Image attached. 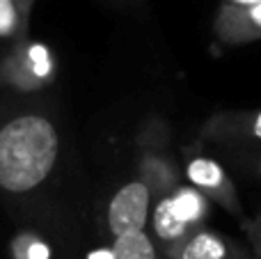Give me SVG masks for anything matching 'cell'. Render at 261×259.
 <instances>
[{"label": "cell", "instance_id": "cell-1", "mask_svg": "<svg viewBox=\"0 0 261 259\" xmlns=\"http://www.w3.org/2000/svg\"><path fill=\"white\" fill-rule=\"evenodd\" d=\"M62 156V133L44 96L0 94V200L28 214L50 186Z\"/></svg>", "mask_w": 261, "mask_h": 259}, {"label": "cell", "instance_id": "cell-2", "mask_svg": "<svg viewBox=\"0 0 261 259\" xmlns=\"http://www.w3.org/2000/svg\"><path fill=\"white\" fill-rule=\"evenodd\" d=\"M58 78V60L48 44L25 35L0 50V94L44 96Z\"/></svg>", "mask_w": 261, "mask_h": 259}, {"label": "cell", "instance_id": "cell-3", "mask_svg": "<svg viewBox=\"0 0 261 259\" xmlns=\"http://www.w3.org/2000/svg\"><path fill=\"white\" fill-rule=\"evenodd\" d=\"M206 216H208L206 195L195 191L193 186H176L172 193L156 200L149 225L153 229V239L165 250V248L184 241L193 232L202 229V223Z\"/></svg>", "mask_w": 261, "mask_h": 259}, {"label": "cell", "instance_id": "cell-4", "mask_svg": "<svg viewBox=\"0 0 261 259\" xmlns=\"http://www.w3.org/2000/svg\"><path fill=\"white\" fill-rule=\"evenodd\" d=\"M151 191L140 177L119 186L106 206V225L113 239L130 232H144L151 218Z\"/></svg>", "mask_w": 261, "mask_h": 259}, {"label": "cell", "instance_id": "cell-5", "mask_svg": "<svg viewBox=\"0 0 261 259\" xmlns=\"http://www.w3.org/2000/svg\"><path fill=\"white\" fill-rule=\"evenodd\" d=\"M186 177H188L190 186L206 195L208 200L220 202L222 206L231 211H239L236 204V191L231 186L227 172L220 168V163L206 159V156H193L186 163Z\"/></svg>", "mask_w": 261, "mask_h": 259}, {"label": "cell", "instance_id": "cell-6", "mask_svg": "<svg viewBox=\"0 0 261 259\" xmlns=\"http://www.w3.org/2000/svg\"><path fill=\"white\" fill-rule=\"evenodd\" d=\"M213 30H216L218 39L231 46L261 39V0L252 5H243V7L220 5Z\"/></svg>", "mask_w": 261, "mask_h": 259}, {"label": "cell", "instance_id": "cell-7", "mask_svg": "<svg viewBox=\"0 0 261 259\" xmlns=\"http://www.w3.org/2000/svg\"><path fill=\"white\" fill-rule=\"evenodd\" d=\"M165 255L170 259H248L236 243L208 229H197L184 241L165 248Z\"/></svg>", "mask_w": 261, "mask_h": 259}, {"label": "cell", "instance_id": "cell-8", "mask_svg": "<svg viewBox=\"0 0 261 259\" xmlns=\"http://www.w3.org/2000/svg\"><path fill=\"white\" fill-rule=\"evenodd\" d=\"M204 133L213 140L261 145V108L216 115L213 119H208Z\"/></svg>", "mask_w": 261, "mask_h": 259}, {"label": "cell", "instance_id": "cell-9", "mask_svg": "<svg viewBox=\"0 0 261 259\" xmlns=\"http://www.w3.org/2000/svg\"><path fill=\"white\" fill-rule=\"evenodd\" d=\"M37 0H0V44L7 46L28 35V23Z\"/></svg>", "mask_w": 261, "mask_h": 259}, {"label": "cell", "instance_id": "cell-10", "mask_svg": "<svg viewBox=\"0 0 261 259\" xmlns=\"http://www.w3.org/2000/svg\"><path fill=\"white\" fill-rule=\"evenodd\" d=\"M108 259H158L156 241L144 232H130L113 239Z\"/></svg>", "mask_w": 261, "mask_h": 259}, {"label": "cell", "instance_id": "cell-11", "mask_svg": "<svg viewBox=\"0 0 261 259\" xmlns=\"http://www.w3.org/2000/svg\"><path fill=\"white\" fill-rule=\"evenodd\" d=\"M12 257L14 259H50L48 246H46L44 237H41V234H35V232L14 234Z\"/></svg>", "mask_w": 261, "mask_h": 259}, {"label": "cell", "instance_id": "cell-12", "mask_svg": "<svg viewBox=\"0 0 261 259\" xmlns=\"http://www.w3.org/2000/svg\"><path fill=\"white\" fill-rule=\"evenodd\" d=\"M243 227H245V234H248V241H250V248H252L254 257L261 259V216L254 220L243 223Z\"/></svg>", "mask_w": 261, "mask_h": 259}, {"label": "cell", "instance_id": "cell-13", "mask_svg": "<svg viewBox=\"0 0 261 259\" xmlns=\"http://www.w3.org/2000/svg\"><path fill=\"white\" fill-rule=\"evenodd\" d=\"M252 3H257V0H222V5H227V7H243V5Z\"/></svg>", "mask_w": 261, "mask_h": 259}, {"label": "cell", "instance_id": "cell-14", "mask_svg": "<svg viewBox=\"0 0 261 259\" xmlns=\"http://www.w3.org/2000/svg\"><path fill=\"white\" fill-rule=\"evenodd\" d=\"M257 170H259V174H261V156H259V161H257Z\"/></svg>", "mask_w": 261, "mask_h": 259}, {"label": "cell", "instance_id": "cell-15", "mask_svg": "<svg viewBox=\"0 0 261 259\" xmlns=\"http://www.w3.org/2000/svg\"><path fill=\"white\" fill-rule=\"evenodd\" d=\"M110 3H117V5H122V3H126V0H110Z\"/></svg>", "mask_w": 261, "mask_h": 259}]
</instances>
